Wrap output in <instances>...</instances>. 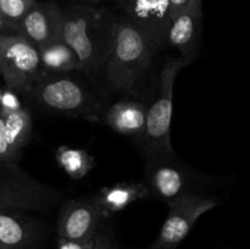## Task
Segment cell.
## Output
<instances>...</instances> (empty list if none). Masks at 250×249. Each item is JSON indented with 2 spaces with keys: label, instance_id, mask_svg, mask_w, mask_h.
<instances>
[{
  "label": "cell",
  "instance_id": "cell-25",
  "mask_svg": "<svg viewBox=\"0 0 250 249\" xmlns=\"http://www.w3.org/2000/svg\"><path fill=\"white\" fill-rule=\"evenodd\" d=\"M104 249H119V248H116V247L114 246V244L111 243V242H107L106 244H105V247H104Z\"/></svg>",
  "mask_w": 250,
  "mask_h": 249
},
{
  "label": "cell",
  "instance_id": "cell-26",
  "mask_svg": "<svg viewBox=\"0 0 250 249\" xmlns=\"http://www.w3.org/2000/svg\"><path fill=\"white\" fill-rule=\"evenodd\" d=\"M84 1L89 2V4H97V2L102 1V0H84Z\"/></svg>",
  "mask_w": 250,
  "mask_h": 249
},
{
  "label": "cell",
  "instance_id": "cell-1",
  "mask_svg": "<svg viewBox=\"0 0 250 249\" xmlns=\"http://www.w3.org/2000/svg\"><path fill=\"white\" fill-rule=\"evenodd\" d=\"M117 17L90 4L63 10L62 41L75 51L80 70L95 76L104 68L115 38Z\"/></svg>",
  "mask_w": 250,
  "mask_h": 249
},
{
  "label": "cell",
  "instance_id": "cell-13",
  "mask_svg": "<svg viewBox=\"0 0 250 249\" xmlns=\"http://www.w3.org/2000/svg\"><path fill=\"white\" fill-rule=\"evenodd\" d=\"M121 6L125 17L146 32L160 48L173 19L170 0H124Z\"/></svg>",
  "mask_w": 250,
  "mask_h": 249
},
{
  "label": "cell",
  "instance_id": "cell-11",
  "mask_svg": "<svg viewBox=\"0 0 250 249\" xmlns=\"http://www.w3.org/2000/svg\"><path fill=\"white\" fill-rule=\"evenodd\" d=\"M63 10L54 1L36 2L19 23L21 36L37 48L62 39Z\"/></svg>",
  "mask_w": 250,
  "mask_h": 249
},
{
  "label": "cell",
  "instance_id": "cell-27",
  "mask_svg": "<svg viewBox=\"0 0 250 249\" xmlns=\"http://www.w3.org/2000/svg\"><path fill=\"white\" fill-rule=\"evenodd\" d=\"M122 1H124V0H117V2H119V4H120V5H121V4H122Z\"/></svg>",
  "mask_w": 250,
  "mask_h": 249
},
{
  "label": "cell",
  "instance_id": "cell-12",
  "mask_svg": "<svg viewBox=\"0 0 250 249\" xmlns=\"http://www.w3.org/2000/svg\"><path fill=\"white\" fill-rule=\"evenodd\" d=\"M203 29V0H195L189 7L171 20L164 43L177 49L186 62H192L197 56Z\"/></svg>",
  "mask_w": 250,
  "mask_h": 249
},
{
  "label": "cell",
  "instance_id": "cell-19",
  "mask_svg": "<svg viewBox=\"0 0 250 249\" xmlns=\"http://www.w3.org/2000/svg\"><path fill=\"white\" fill-rule=\"evenodd\" d=\"M37 0H0V15L19 26Z\"/></svg>",
  "mask_w": 250,
  "mask_h": 249
},
{
  "label": "cell",
  "instance_id": "cell-14",
  "mask_svg": "<svg viewBox=\"0 0 250 249\" xmlns=\"http://www.w3.org/2000/svg\"><path fill=\"white\" fill-rule=\"evenodd\" d=\"M148 105L136 100H120L104 112V122L117 133L141 142L146 129Z\"/></svg>",
  "mask_w": 250,
  "mask_h": 249
},
{
  "label": "cell",
  "instance_id": "cell-22",
  "mask_svg": "<svg viewBox=\"0 0 250 249\" xmlns=\"http://www.w3.org/2000/svg\"><path fill=\"white\" fill-rule=\"evenodd\" d=\"M99 234L89 241H71V239L59 238L56 249H94L99 239Z\"/></svg>",
  "mask_w": 250,
  "mask_h": 249
},
{
  "label": "cell",
  "instance_id": "cell-20",
  "mask_svg": "<svg viewBox=\"0 0 250 249\" xmlns=\"http://www.w3.org/2000/svg\"><path fill=\"white\" fill-rule=\"evenodd\" d=\"M20 160V154L12 149L7 136L6 127L2 116L0 115V163H15Z\"/></svg>",
  "mask_w": 250,
  "mask_h": 249
},
{
  "label": "cell",
  "instance_id": "cell-3",
  "mask_svg": "<svg viewBox=\"0 0 250 249\" xmlns=\"http://www.w3.org/2000/svg\"><path fill=\"white\" fill-rule=\"evenodd\" d=\"M34 103L54 114L97 120L100 103L75 78L62 75H44L26 93Z\"/></svg>",
  "mask_w": 250,
  "mask_h": 249
},
{
  "label": "cell",
  "instance_id": "cell-21",
  "mask_svg": "<svg viewBox=\"0 0 250 249\" xmlns=\"http://www.w3.org/2000/svg\"><path fill=\"white\" fill-rule=\"evenodd\" d=\"M24 107L21 104L19 99V94H16L12 90L7 89L0 97V111L2 112H11V111H17V110Z\"/></svg>",
  "mask_w": 250,
  "mask_h": 249
},
{
  "label": "cell",
  "instance_id": "cell-24",
  "mask_svg": "<svg viewBox=\"0 0 250 249\" xmlns=\"http://www.w3.org/2000/svg\"><path fill=\"white\" fill-rule=\"evenodd\" d=\"M109 241L110 239L107 238V236H105L104 233H102V232H100L99 239H98V243H97V246H95L94 249H104L105 244H106Z\"/></svg>",
  "mask_w": 250,
  "mask_h": 249
},
{
  "label": "cell",
  "instance_id": "cell-23",
  "mask_svg": "<svg viewBox=\"0 0 250 249\" xmlns=\"http://www.w3.org/2000/svg\"><path fill=\"white\" fill-rule=\"evenodd\" d=\"M10 34H20L21 36V29L17 24L7 21L0 15V36H10Z\"/></svg>",
  "mask_w": 250,
  "mask_h": 249
},
{
  "label": "cell",
  "instance_id": "cell-18",
  "mask_svg": "<svg viewBox=\"0 0 250 249\" xmlns=\"http://www.w3.org/2000/svg\"><path fill=\"white\" fill-rule=\"evenodd\" d=\"M55 156L59 166L73 180H80L87 176L95 165L94 158L83 149L61 145L56 150Z\"/></svg>",
  "mask_w": 250,
  "mask_h": 249
},
{
  "label": "cell",
  "instance_id": "cell-17",
  "mask_svg": "<svg viewBox=\"0 0 250 249\" xmlns=\"http://www.w3.org/2000/svg\"><path fill=\"white\" fill-rule=\"evenodd\" d=\"M6 127L10 144L16 153L21 154L22 148L28 143L32 134V117L27 107L11 112L0 111Z\"/></svg>",
  "mask_w": 250,
  "mask_h": 249
},
{
  "label": "cell",
  "instance_id": "cell-8",
  "mask_svg": "<svg viewBox=\"0 0 250 249\" xmlns=\"http://www.w3.org/2000/svg\"><path fill=\"white\" fill-rule=\"evenodd\" d=\"M217 204L216 198L200 193H190L167 203V217L149 249H176L188 236L197 220Z\"/></svg>",
  "mask_w": 250,
  "mask_h": 249
},
{
  "label": "cell",
  "instance_id": "cell-5",
  "mask_svg": "<svg viewBox=\"0 0 250 249\" xmlns=\"http://www.w3.org/2000/svg\"><path fill=\"white\" fill-rule=\"evenodd\" d=\"M60 202V193L20 168L0 163V211H48Z\"/></svg>",
  "mask_w": 250,
  "mask_h": 249
},
{
  "label": "cell",
  "instance_id": "cell-2",
  "mask_svg": "<svg viewBox=\"0 0 250 249\" xmlns=\"http://www.w3.org/2000/svg\"><path fill=\"white\" fill-rule=\"evenodd\" d=\"M158 48L137 24L126 17L117 19L114 43L104 66L110 85L117 92L133 93L150 67Z\"/></svg>",
  "mask_w": 250,
  "mask_h": 249
},
{
  "label": "cell",
  "instance_id": "cell-16",
  "mask_svg": "<svg viewBox=\"0 0 250 249\" xmlns=\"http://www.w3.org/2000/svg\"><path fill=\"white\" fill-rule=\"evenodd\" d=\"M38 51L44 75H62L80 70L75 51L62 39L39 46Z\"/></svg>",
  "mask_w": 250,
  "mask_h": 249
},
{
  "label": "cell",
  "instance_id": "cell-10",
  "mask_svg": "<svg viewBox=\"0 0 250 249\" xmlns=\"http://www.w3.org/2000/svg\"><path fill=\"white\" fill-rule=\"evenodd\" d=\"M49 228L24 211H0V249H43Z\"/></svg>",
  "mask_w": 250,
  "mask_h": 249
},
{
  "label": "cell",
  "instance_id": "cell-4",
  "mask_svg": "<svg viewBox=\"0 0 250 249\" xmlns=\"http://www.w3.org/2000/svg\"><path fill=\"white\" fill-rule=\"evenodd\" d=\"M188 65L182 58L171 59L164 65L160 76V89L155 100L148 105L142 143L150 156L175 155L171 145V122L173 114V85L176 77Z\"/></svg>",
  "mask_w": 250,
  "mask_h": 249
},
{
  "label": "cell",
  "instance_id": "cell-6",
  "mask_svg": "<svg viewBox=\"0 0 250 249\" xmlns=\"http://www.w3.org/2000/svg\"><path fill=\"white\" fill-rule=\"evenodd\" d=\"M0 75L7 89L26 95L44 76L38 48L20 34L0 36Z\"/></svg>",
  "mask_w": 250,
  "mask_h": 249
},
{
  "label": "cell",
  "instance_id": "cell-15",
  "mask_svg": "<svg viewBox=\"0 0 250 249\" xmlns=\"http://www.w3.org/2000/svg\"><path fill=\"white\" fill-rule=\"evenodd\" d=\"M149 195L146 183L119 182L111 187H103L94 202L99 207L104 217L114 215L126 209L129 204Z\"/></svg>",
  "mask_w": 250,
  "mask_h": 249
},
{
  "label": "cell",
  "instance_id": "cell-7",
  "mask_svg": "<svg viewBox=\"0 0 250 249\" xmlns=\"http://www.w3.org/2000/svg\"><path fill=\"white\" fill-rule=\"evenodd\" d=\"M202 176L180 163L176 155L146 158V186L149 194L164 203H170L183 195L198 193Z\"/></svg>",
  "mask_w": 250,
  "mask_h": 249
},
{
  "label": "cell",
  "instance_id": "cell-9",
  "mask_svg": "<svg viewBox=\"0 0 250 249\" xmlns=\"http://www.w3.org/2000/svg\"><path fill=\"white\" fill-rule=\"evenodd\" d=\"M104 215L94 199H73L63 203L59 212V238L89 241L100 232Z\"/></svg>",
  "mask_w": 250,
  "mask_h": 249
}]
</instances>
